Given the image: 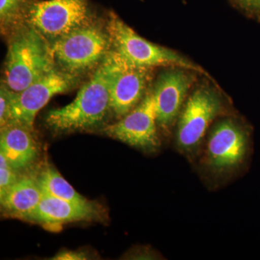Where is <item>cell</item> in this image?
I'll list each match as a JSON object with an SVG mask.
<instances>
[{"instance_id": "6da1fadb", "label": "cell", "mask_w": 260, "mask_h": 260, "mask_svg": "<svg viewBox=\"0 0 260 260\" xmlns=\"http://www.w3.org/2000/svg\"><path fill=\"white\" fill-rule=\"evenodd\" d=\"M110 110L109 68L104 59L73 102L48 112L46 124L59 133L91 129L102 123Z\"/></svg>"}, {"instance_id": "7a4b0ae2", "label": "cell", "mask_w": 260, "mask_h": 260, "mask_svg": "<svg viewBox=\"0 0 260 260\" xmlns=\"http://www.w3.org/2000/svg\"><path fill=\"white\" fill-rule=\"evenodd\" d=\"M55 68L51 44L28 25L18 30L10 41L4 83L19 93Z\"/></svg>"}, {"instance_id": "3957f363", "label": "cell", "mask_w": 260, "mask_h": 260, "mask_svg": "<svg viewBox=\"0 0 260 260\" xmlns=\"http://www.w3.org/2000/svg\"><path fill=\"white\" fill-rule=\"evenodd\" d=\"M106 29L113 50L132 64L148 68L160 66L183 68L209 77L201 67L175 51L145 40L114 12L108 15Z\"/></svg>"}, {"instance_id": "277c9868", "label": "cell", "mask_w": 260, "mask_h": 260, "mask_svg": "<svg viewBox=\"0 0 260 260\" xmlns=\"http://www.w3.org/2000/svg\"><path fill=\"white\" fill-rule=\"evenodd\" d=\"M51 44L59 69L77 76L102 64L112 50L107 29L104 30L94 22Z\"/></svg>"}, {"instance_id": "5b68a950", "label": "cell", "mask_w": 260, "mask_h": 260, "mask_svg": "<svg viewBox=\"0 0 260 260\" xmlns=\"http://www.w3.org/2000/svg\"><path fill=\"white\" fill-rule=\"evenodd\" d=\"M25 20L52 44L93 23V14L88 0H39L28 10Z\"/></svg>"}, {"instance_id": "8992f818", "label": "cell", "mask_w": 260, "mask_h": 260, "mask_svg": "<svg viewBox=\"0 0 260 260\" xmlns=\"http://www.w3.org/2000/svg\"><path fill=\"white\" fill-rule=\"evenodd\" d=\"M222 108L221 99L212 88L201 86L191 93L181 109L178 121L176 143L181 153L187 156L197 153Z\"/></svg>"}, {"instance_id": "52a82bcc", "label": "cell", "mask_w": 260, "mask_h": 260, "mask_svg": "<svg viewBox=\"0 0 260 260\" xmlns=\"http://www.w3.org/2000/svg\"><path fill=\"white\" fill-rule=\"evenodd\" d=\"M249 148V135L244 126L232 119L218 121L208 136L205 167L214 175H229L245 161Z\"/></svg>"}, {"instance_id": "ba28073f", "label": "cell", "mask_w": 260, "mask_h": 260, "mask_svg": "<svg viewBox=\"0 0 260 260\" xmlns=\"http://www.w3.org/2000/svg\"><path fill=\"white\" fill-rule=\"evenodd\" d=\"M105 60L109 68L111 110L117 117H123L141 102L148 91L152 68L132 64L113 49Z\"/></svg>"}, {"instance_id": "9c48e42d", "label": "cell", "mask_w": 260, "mask_h": 260, "mask_svg": "<svg viewBox=\"0 0 260 260\" xmlns=\"http://www.w3.org/2000/svg\"><path fill=\"white\" fill-rule=\"evenodd\" d=\"M78 76L55 68L19 93H13L9 123H16L34 129L37 113L51 98L74 88Z\"/></svg>"}, {"instance_id": "30bf717a", "label": "cell", "mask_w": 260, "mask_h": 260, "mask_svg": "<svg viewBox=\"0 0 260 260\" xmlns=\"http://www.w3.org/2000/svg\"><path fill=\"white\" fill-rule=\"evenodd\" d=\"M158 121L153 90H149L141 102L121 119L106 126L108 136L145 151H155L160 145Z\"/></svg>"}, {"instance_id": "8fae6325", "label": "cell", "mask_w": 260, "mask_h": 260, "mask_svg": "<svg viewBox=\"0 0 260 260\" xmlns=\"http://www.w3.org/2000/svg\"><path fill=\"white\" fill-rule=\"evenodd\" d=\"M194 72L179 68L164 72L153 90L158 125L169 129L180 114L189 88L194 82Z\"/></svg>"}, {"instance_id": "7c38bea8", "label": "cell", "mask_w": 260, "mask_h": 260, "mask_svg": "<svg viewBox=\"0 0 260 260\" xmlns=\"http://www.w3.org/2000/svg\"><path fill=\"white\" fill-rule=\"evenodd\" d=\"M101 217V209L94 202L68 201L44 194L40 203L27 220L47 225H57L97 220Z\"/></svg>"}, {"instance_id": "4fadbf2b", "label": "cell", "mask_w": 260, "mask_h": 260, "mask_svg": "<svg viewBox=\"0 0 260 260\" xmlns=\"http://www.w3.org/2000/svg\"><path fill=\"white\" fill-rule=\"evenodd\" d=\"M32 131L16 123H8L1 127L0 153L18 172L31 166L39 155V147Z\"/></svg>"}, {"instance_id": "5bb4252c", "label": "cell", "mask_w": 260, "mask_h": 260, "mask_svg": "<svg viewBox=\"0 0 260 260\" xmlns=\"http://www.w3.org/2000/svg\"><path fill=\"white\" fill-rule=\"evenodd\" d=\"M44 194L37 178L20 177L0 196L2 208L11 216L27 220L40 203Z\"/></svg>"}, {"instance_id": "9a60e30c", "label": "cell", "mask_w": 260, "mask_h": 260, "mask_svg": "<svg viewBox=\"0 0 260 260\" xmlns=\"http://www.w3.org/2000/svg\"><path fill=\"white\" fill-rule=\"evenodd\" d=\"M37 179L44 194L68 201H88L84 197L75 190L68 181L65 180L54 167L47 165L43 168Z\"/></svg>"}, {"instance_id": "2e32d148", "label": "cell", "mask_w": 260, "mask_h": 260, "mask_svg": "<svg viewBox=\"0 0 260 260\" xmlns=\"http://www.w3.org/2000/svg\"><path fill=\"white\" fill-rule=\"evenodd\" d=\"M39 0H0V19L4 27L19 23L25 19L32 5Z\"/></svg>"}, {"instance_id": "e0dca14e", "label": "cell", "mask_w": 260, "mask_h": 260, "mask_svg": "<svg viewBox=\"0 0 260 260\" xmlns=\"http://www.w3.org/2000/svg\"><path fill=\"white\" fill-rule=\"evenodd\" d=\"M20 178L18 171L10 165L4 155L0 153V196L5 194Z\"/></svg>"}, {"instance_id": "ac0fdd59", "label": "cell", "mask_w": 260, "mask_h": 260, "mask_svg": "<svg viewBox=\"0 0 260 260\" xmlns=\"http://www.w3.org/2000/svg\"><path fill=\"white\" fill-rule=\"evenodd\" d=\"M14 91L10 90L5 83H2L0 90V124L3 127L9 123L11 102Z\"/></svg>"}, {"instance_id": "d6986e66", "label": "cell", "mask_w": 260, "mask_h": 260, "mask_svg": "<svg viewBox=\"0 0 260 260\" xmlns=\"http://www.w3.org/2000/svg\"><path fill=\"white\" fill-rule=\"evenodd\" d=\"M239 5L252 15H260V0H237Z\"/></svg>"}, {"instance_id": "ffe728a7", "label": "cell", "mask_w": 260, "mask_h": 260, "mask_svg": "<svg viewBox=\"0 0 260 260\" xmlns=\"http://www.w3.org/2000/svg\"><path fill=\"white\" fill-rule=\"evenodd\" d=\"M54 259L61 260H76V259H86L87 256L85 253L81 251H61L59 254H56Z\"/></svg>"}]
</instances>
